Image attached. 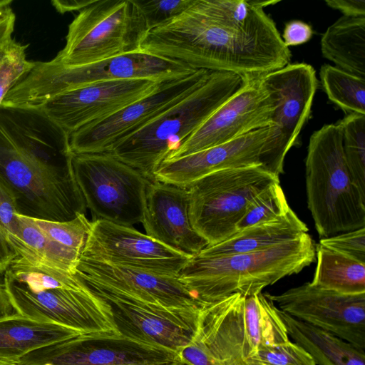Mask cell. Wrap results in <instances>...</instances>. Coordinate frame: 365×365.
Returning a JSON list of instances; mask_svg holds the SVG:
<instances>
[{
    "label": "cell",
    "instance_id": "obj_1",
    "mask_svg": "<svg viewBox=\"0 0 365 365\" xmlns=\"http://www.w3.org/2000/svg\"><path fill=\"white\" fill-rule=\"evenodd\" d=\"M279 1L195 0L169 23L150 29L140 49L193 70L262 76L292 53L264 9Z\"/></svg>",
    "mask_w": 365,
    "mask_h": 365
},
{
    "label": "cell",
    "instance_id": "obj_2",
    "mask_svg": "<svg viewBox=\"0 0 365 365\" xmlns=\"http://www.w3.org/2000/svg\"><path fill=\"white\" fill-rule=\"evenodd\" d=\"M72 155L70 135L41 107L0 106V185L19 215L66 222L86 213Z\"/></svg>",
    "mask_w": 365,
    "mask_h": 365
},
{
    "label": "cell",
    "instance_id": "obj_3",
    "mask_svg": "<svg viewBox=\"0 0 365 365\" xmlns=\"http://www.w3.org/2000/svg\"><path fill=\"white\" fill-rule=\"evenodd\" d=\"M3 284L16 314L83 334L118 332L107 304L76 274L16 256Z\"/></svg>",
    "mask_w": 365,
    "mask_h": 365
},
{
    "label": "cell",
    "instance_id": "obj_4",
    "mask_svg": "<svg viewBox=\"0 0 365 365\" xmlns=\"http://www.w3.org/2000/svg\"><path fill=\"white\" fill-rule=\"evenodd\" d=\"M316 259V245L308 233L255 252L188 259L179 278L202 307L233 294L250 297L281 279L297 274Z\"/></svg>",
    "mask_w": 365,
    "mask_h": 365
},
{
    "label": "cell",
    "instance_id": "obj_5",
    "mask_svg": "<svg viewBox=\"0 0 365 365\" xmlns=\"http://www.w3.org/2000/svg\"><path fill=\"white\" fill-rule=\"evenodd\" d=\"M238 74L212 71L194 91L107 152L140 172L150 182L161 164L176 151L242 86Z\"/></svg>",
    "mask_w": 365,
    "mask_h": 365
},
{
    "label": "cell",
    "instance_id": "obj_6",
    "mask_svg": "<svg viewBox=\"0 0 365 365\" xmlns=\"http://www.w3.org/2000/svg\"><path fill=\"white\" fill-rule=\"evenodd\" d=\"M305 178L308 209L321 238L365 227V194L347 166L338 123L312 134Z\"/></svg>",
    "mask_w": 365,
    "mask_h": 365
},
{
    "label": "cell",
    "instance_id": "obj_7",
    "mask_svg": "<svg viewBox=\"0 0 365 365\" xmlns=\"http://www.w3.org/2000/svg\"><path fill=\"white\" fill-rule=\"evenodd\" d=\"M195 70L143 51L125 53L91 64L66 66L35 61L34 68L6 94L2 104L41 107L55 96L76 88L106 81H161Z\"/></svg>",
    "mask_w": 365,
    "mask_h": 365
},
{
    "label": "cell",
    "instance_id": "obj_8",
    "mask_svg": "<svg viewBox=\"0 0 365 365\" xmlns=\"http://www.w3.org/2000/svg\"><path fill=\"white\" fill-rule=\"evenodd\" d=\"M148 31L134 0H94L69 24L65 46L52 61L78 66L136 52Z\"/></svg>",
    "mask_w": 365,
    "mask_h": 365
},
{
    "label": "cell",
    "instance_id": "obj_9",
    "mask_svg": "<svg viewBox=\"0 0 365 365\" xmlns=\"http://www.w3.org/2000/svg\"><path fill=\"white\" fill-rule=\"evenodd\" d=\"M279 177L259 166L220 170L187 187L193 229L212 246L237 232L250 203Z\"/></svg>",
    "mask_w": 365,
    "mask_h": 365
},
{
    "label": "cell",
    "instance_id": "obj_10",
    "mask_svg": "<svg viewBox=\"0 0 365 365\" xmlns=\"http://www.w3.org/2000/svg\"><path fill=\"white\" fill-rule=\"evenodd\" d=\"M78 187L93 220L131 227L142 222L150 181L109 153L72 155Z\"/></svg>",
    "mask_w": 365,
    "mask_h": 365
},
{
    "label": "cell",
    "instance_id": "obj_11",
    "mask_svg": "<svg viewBox=\"0 0 365 365\" xmlns=\"http://www.w3.org/2000/svg\"><path fill=\"white\" fill-rule=\"evenodd\" d=\"M77 277L107 304L114 325L120 334L177 354L193 339L200 311L169 309L101 282Z\"/></svg>",
    "mask_w": 365,
    "mask_h": 365
},
{
    "label": "cell",
    "instance_id": "obj_12",
    "mask_svg": "<svg viewBox=\"0 0 365 365\" xmlns=\"http://www.w3.org/2000/svg\"><path fill=\"white\" fill-rule=\"evenodd\" d=\"M212 72L195 70L187 75L162 81L143 98L71 133L72 153H107L117 142L134 133L200 87Z\"/></svg>",
    "mask_w": 365,
    "mask_h": 365
},
{
    "label": "cell",
    "instance_id": "obj_13",
    "mask_svg": "<svg viewBox=\"0 0 365 365\" xmlns=\"http://www.w3.org/2000/svg\"><path fill=\"white\" fill-rule=\"evenodd\" d=\"M178 357L120 333L82 334L22 356L19 365H165Z\"/></svg>",
    "mask_w": 365,
    "mask_h": 365
},
{
    "label": "cell",
    "instance_id": "obj_14",
    "mask_svg": "<svg viewBox=\"0 0 365 365\" xmlns=\"http://www.w3.org/2000/svg\"><path fill=\"white\" fill-rule=\"evenodd\" d=\"M264 295L281 311L327 331L365 354V293L344 294L304 283Z\"/></svg>",
    "mask_w": 365,
    "mask_h": 365
},
{
    "label": "cell",
    "instance_id": "obj_15",
    "mask_svg": "<svg viewBox=\"0 0 365 365\" xmlns=\"http://www.w3.org/2000/svg\"><path fill=\"white\" fill-rule=\"evenodd\" d=\"M274 96L262 76L242 78L240 88L175 151L168 160L218 145L272 124Z\"/></svg>",
    "mask_w": 365,
    "mask_h": 365
},
{
    "label": "cell",
    "instance_id": "obj_16",
    "mask_svg": "<svg viewBox=\"0 0 365 365\" xmlns=\"http://www.w3.org/2000/svg\"><path fill=\"white\" fill-rule=\"evenodd\" d=\"M262 79L276 101L266 148L280 175L285 157L310 115L318 81L314 68L304 63H289L262 76Z\"/></svg>",
    "mask_w": 365,
    "mask_h": 365
},
{
    "label": "cell",
    "instance_id": "obj_17",
    "mask_svg": "<svg viewBox=\"0 0 365 365\" xmlns=\"http://www.w3.org/2000/svg\"><path fill=\"white\" fill-rule=\"evenodd\" d=\"M81 256L177 277L191 258L132 227L101 220L91 222Z\"/></svg>",
    "mask_w": 365,
    "mask_h": 365
},
{
    "label": "cell",
    "instance_id": "obj_18",
    "mask_svg": "<svg viewBox=\"0 0 365 365\" xmlns=\"http://www.w3.org/2000/svg\"><path fill=\"white\" fill-rule=\"evenodd\" d=\"M162 81L127 79L97 82L61 93L41 108L70 135L143 98Z\"/></svg>",
    "mask_w": 365,
    "mask_h": 365
},
{
    "label": "cell",
    "instance_id": "obj_19",
    "mask_svg": "<svg viewBox=\"0 0 365 365\" xmlns=\"http://www.w3.org/2000/svg\"><path fill=\"white\" fill-rule=\"evenodd\" d=\"M269 127L247 133L229 142L187 155L164 161L155 180L187 187L212 172L230 168L259 166L279 177L266 148Z\"/></svg>",
    "mask_w": 365,
    "mask_h": 365
},
{
    "label": "cell",
    "instance_id": "obj_20",
    "mask_svg": "<svg viewBox=\"0 0 365 365\" xmlns=\"http://www.w3.org/2000/svg\"><path fill=\"white\" fill-rule=\"evenodd\" d=\"M76 275L169 309L199 312L202 307L177 277L108 264L82 256L77 264Z\"/></svg>",
    "mask_w": 365,
    "mask_h": 365
},
{
    "label": "cell",
    "instance_id": "obj_21",
    "mask_svg": "<svg viewBox=\"0 0 365 365\" xmlns=\"http://www.w3.org/2000/svg\"><path fill=\"white\" fill-rule=\"evenodd\" d=\"M142 223L147 235L189 257L208 246L191 225L186 187L150 182Z\"/></svg>",
    "mask_w": 365,
    "mask_h": 365
},
{
    "label": "cell",
    "instance_id": "obj_22",
    "mask_svg": "<svg viewBox=\"0 0 365 365\" xmlns=\"http://www.w3.org/2000/svg\"><path fill=\"white\" fill-rule=\"evenodd\" d=\"M234 309L252 365H257L259 351L290 340L279 309L263 293L245 297L235 294Z\"/></svg>",
    "mask_w": 365,
    "mask_h": 365
},
{
    "label": "cell",
    "instance_id": "obj_23",
    "mask_svg": "<svg viewBox=\"0 0 365 365\" xmlns=\"http://www.w3.org/2000/svg\"><path fill=\"white\" fill-rule=\"evenodd\" d=\"M82 334L14 313L0 319V360L17 363L31 351Z\"/></svg>",
    "mask_w": 365,
    "mask_h": 365
},
{
    "label": "cell",
    "instance_id": "obj_24",
    "mask_svg": "<svg viewBox=\"0 0 365 365\" xmlns=\"http://www.w3.org/2000/svg\"><path fill=\"white\" fill-rule=\"evenodd\" d=\"M308 230L290 208L280 217L250 226L219 244L206 247L198 255H226L262 250L298 238Z\"/></svg>",
    "mask_w": 365,
    "mask_h": 365
},
{
    "label": "cell",
    "instance_id": "obj_25",
    "mask_svg": "<svg viewBox=\"0 0 365 365\" xmlns=\"http://www.w3.org/2000/svg\"><path fill=\"white\" fill-rule=\"evenodd\" d=\"M16 234L6 237L16 255L69 274H75L81 253L52 240L33 219L17 215Z\"/></svg>",
    "mask_w": 365,
    "mask_h": 365
},
{
    "label": "cell",
    "instance_id": "obj_26",
    "mask_svg": "<svg viewBox=\"0 0 365 365\" xmlns=\"http://www.w3.org/2000/svg\"><path fill=\"white\" fill-rule=\"evenodd\" d=\"M279 314L289 337L302 347L317 365H365V354L350 343L279 309Z\"/></svg>",
    "mask_w": 365,
    "mask_h": 365
},
{
    "label": "cell",
    "instance_id": "obj_27",
    "mask_svg": "<svg viewBox=\"0 0 365 365\" xmlns=\"http://www.w3.org/2000/svg\"><path fill=\"white\" fill-rule=\"evenodd\" d=\"M320 45L335 66L365 78V16H342L327 28Z\"/></svg>",
    "mask_w": 365,
    "mask_h": 365
},
{
    "label": "cell",
    "instance_id": "obj_28",
    "mask_svg": "<svg viewBox=\"0 0 365 365\" xmlns=\"http://www.w3.org/2000/svg\"><path fill=\"white\" fill-rule=\"evenodd\" d=\"M317 266L312 284L344 294L365 293V263L316 245Z\"/></svg>",
    "mask_w": 365,
    "mask_h": 365
},
{
    "label": "cell",
    "instance_id": "obj_29",
    "mask_svg": "<svg viewBox=\"0 0 365 365\" xmlns=\"http://www.w3.org/2000/svg\"><path fill=\"white\" fill-rule=\"evenodd\" d=\"M319 76L328 98L347 114H365V78L324 64Z\"/></svg>",
    "mask_w": 365,
    "mask_h": 365
},
{
    "label": "cell",
    "instance_id": "obj_30",
    "mask_svg": "<svg viewBox=\"0 0 365 365\" xmlns=\"http://www.w3.org/2000/svg\"><path fill=\"white\" fill-rule=\"evenodd\" d=\"M337 123L341 130L347 166L357 187L365 194V114L349 113Z\"/></svg>",
    "mask_w": 365,
    "mask_h": 365
},
{
    "label": "cell",
    "instance_id": "obj_31",
    "mask_svg": "<svg viewBox=\"0 0 365 365\" xmlns=\"http://www.w3.org/2000/svg\"><path fill=\"white\" fill-rule=\"evenodd\" d=\"M27 44L12 37L0 43V106L9 91L35 66L26 58Z\"/></svg>",
    "mask_w": 365,
    "mask_h": 365
},
{
    "label": "cell",
    "instance_id": "obj_32",
    "mask_svg": "<svg viewBox=\"0 0 365 365\" xmlns=\"http://www.w3.org/2000/svg\"><path fill=\"white\" fill-rule=\"evenodd\" d=\"M290 208L280 182H274L250 203L244 216L237 224V232L280 217Z\"/></svg>",
    "mask_w": 365,
    "mask_h": 365
},
{
    "label": "cell",
    "instance_id": "obj_33",
    "mask_svg": "<svg viewBox=\"0 0 365 365\" xmlns=\"http://www.w3.org/2000/svg\"><path fill=\"white\" fill-rule=\"evenodd\" d=\"M32 219L52 240L82 254L91 223L86 214H81L75 219L66 222Z\"/></svg>",
    "mask_w": 365,
    "mask_h": 365
},
{
    "label": "cell",
    "instance_id": "obj_34",
    "mask_svg": "<svg viewBox=\"0 0 365 365\" xmlns=\"http://www.w3.org/2000/svg\"><path fill=\"white\" fill-rule=\"evenodd\" d=\"M148 30L163 26L188 10L195 0H134Z\"/></svg>",
    "mask_w": 365,
    "mask_h": 365
},
{
    "label": "cell",
    "instance_id": "obj_35",
    "mask_svg": "<svg viewBox=\"0 0 365 365\" xmlns=\"http://www.w3.org/2000/svg\"><path fill=\"white\" fill-rule=\"evenodd\" d=\"M257 362L267 365H317L302 347L291 340L262 349Z\"/></svg>",
    "mask_w": 365,
    "mask_h": 365
},
{
    "label": "cell",
    "instance_id": "obj_36",
    "mask_svg": "<svg viewBox=\"0 0 365 365\" xmlns=\"http://www.w3.org/2000/svg\"><path fill=\"white\" fill-rule=\"evenodd\" d=\"M319 244L365 263V227L321 238Z\"/></svg>",
    "mask_w": 365,
    "mask_h": 365
},
{
    "label": "cell",
    "instance_id": "obj_37",
    "mask_svg": "<svg viewBox=\"0 0 365 365\" xmlns=\"http://www.w3.org/2000/svg\"><path fill=\"white\" fill-rule=\"evenodd\" d=\"M19 215L11 195L0 185V226L6 237L16 234Z\"/></svg>",
    "mask_w": 365,
    "mask_h": 365
},
{
    "label": "cell",
    "instance_id": "obj_38",
    "mask_svg": "<svg viewBox=\"0 0 365 365\" xmlns=\"http://www.w3.org/2000/svg\"><path fill=\"white\" fill-rule=\"evenodd\" d=\"M313 36L312 26L302 21L293 20L287 22L284 28L282 39L288 48L303 44Z\"/></svg>",
    "mask_w": 365,
    "mask_h": 365
},
{
    "label": "cell",
    "instance_id": "obj_39",
    "mask_svg": "<svg viewBox=\"0 0 365 365\" xmlns=\"http://www.w3.org/2000/svg\"><path fill=\"white\" fill-rule=\"evenodd\" d=\"M178 356L191 365H219L195 336L178 352Z\"/></svg>",
    "mask_w": 365,
    "mask_h": 365
},
{
    "label": "cell",
    "instance_id": "obj_40",
    "mask_svg": "<svg viewBox=\"0 0 365 365\" xmlns=\"http://www.w3.org/2000/svg\"><path fill=\"white\" fill-rule=\"evenodd\" d=\"M326 4L348 17L365 16V0H326Z\"/></svg>",
    "mask_w": 365,
    "mask_h": 365
},
{
    "label": "cell",
    "instance_id": "obj_41",
    "mask_svg": "<svg viewBox=\"0 0 365 365\" xmlns=\"http://www.w3.org/2000/svg\"><path fill=\"white\" fill-rule=\"evenodd\" d=\"M16 15L11 6L0 11V43L12 37Z\"/></svg>",
    "mask_w": 365,
    "mask_h": 365
},
{
    "label": "cell",
    "instance_id": "obj_42",
    "mask_svg": "<svg viewBox=\"0 0 365 365\" xmlns=\"http://www.w3.org/2000/svg\"><path fill=\"white\" fill-rule=\"evenodd\" d=\"M16 257L0 226V274H4L6 271Z\"/></svg>",
    "mask_w": 365,
    "mask_h": 365
},
{
    "label": "cell",
    "instance_id": "obj_43",
    "mask_svg": "<svg viewBox=\"0 0 365 365\" xmlns=\"http://www.w3.org/2000/svg\"><path fill=\"white\" fill-rule=\"evenodd\" d=\"M94 0H53L51 4L57 12L64 14L80 11L93 3Z\"/></svg>",
    "mask_w": 365,
    "mask_h": 365
},
{
    "label": "cell",
    "instance_id": "obj_44",
    "mask_svg": "<svg viewBox=\"0 0 365 365\" xmlns=\"http://www.w3.org/2000/svg\"><path fill=\"white\" fill-rule=\"evenodd\" d=\"M14 313L4 284L0 281V319L9 317Z\"/></svg>",
    "mask_w": 365,
    "mask_h": 365
},
{
    "label": "cell",
    "instance_id": "obj_45",
    "mask_svg": "<svg viewBox=\"0 0 365 365\" xmlns=\"http://www.w3.org/2000/svg\"><path fill=\"white\" fill-rule=\"evenodd\" d=\"M165 365H191V364L187 363L186 361L182 360L181 359L178 357L177 359H175L173 361L169 362V363H168V364H166Z\"/></svg>",
    "mask_w": 365,
    "mask_h": 365
},
{
    "label": "cell",
    "instance_id": "obj_46",
    "mask_svg": "<svg viewBox=\"0 0 365 365\" xmlns=\"http://www.w3.org/2000/svg\"><path fill=\"white\" fill-rule=\"evenodd\" d=\"M11 4L12 1L11 0H0V11L11 6Z\"/></svg>",
    "mask_w": 365,
    "mask_h": 365
},
{
    "label": "cell",
    "instance_id": "obj_47",
    "mask_svg": "<svg viewBox=\"0 0 365 365\" xmlns=\"http://www.w3.org/2000/svg\"><path fill=\"white\" fill-rule=\"evenodd\" d=\"M0 365H19L16 363L0 360Z\"/></svg>",
    "mask_w": 365,
    "mask_h": 365
},
{
    "label": "cell",
    "instance_id": "obj_48",
    "mask_svg": "<svg viewBox=\"0 0 365 365\" xmlns=\"http://www.w3.org/2000/svg\"><path fill=\"white\" fill-rule=\"evenodd\" d=\"M257 365H267V364H263V363H259V364H257Z\"/></svg>",
    "mask_w": 365,
    "mask_h": 365
}]
</instances>
